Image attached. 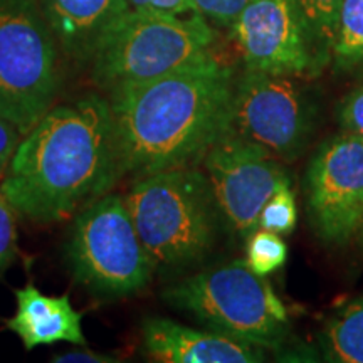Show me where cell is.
<instances>
[{"label":"cell","mask_w":363,"mask_h":363,"mask_svg":"<svg viewBox=\"0 0 363 363\" xmlns=\"http://www.w3.org/2000/svg\"><path fill=\"white\" fill-rule=\"evenodd\" d=\"M234 83L233 69L211 57L111 89L120 177L203 160L229 126Z\"/></svg>","instance_id":"6da1fadb"},{"label":"cell","mask_w":363,"mask_h":363,"mask_svg":"<svg viewBox=\"0 0 363 363\" xmlns=\"http://www.w3.org/2000/svg\"><path fill=\"white\" fill-rule=\"evenodd\" d=\"M118 179L111 104L98 94H86L51 108L22 136L0 180V192L27 219L54 222L101 197Z\"/></svg>","instance_id":"7a4b0ae2"},{"label":"cell","mask_w":363,"mask_h":363,"mask_svg":"<svg viewBox=\"0 0 363 363\" xmlns=\"http://www.w3.org/2000/svg\"><path fill=\"white\" fill-rule=\"evenodd\" d=\"M125 202L155 269L187 266L211 251L220 214L207 175L194 167L140 177Z\"/></svg>","instance_id":"3957f363"},{"label":"cell","mask_w":363,"mask_h":363,"mask_svg":"<svg viewBox=\"0 0 363 363\" xmlns=\"http://www.w3.org/2000/svg\"><path fill=\"white\" fill-rule=\"evenodd\" d=\"M216 35L201 13L128 9L108 26L93 52L94 78L108 89L169 74L206 59Z\"/></svg>","instance_id":"277c9868"},{"label":"cell","mask_w":363,"mask_h":363,"mask_svg":"<svg viewBox=\"0 0 363 363\" xmlns=\"http://www.w3.org/2000/svg\"><path fill=\"white\" fill-rule=\"evenodd\" d=\"M167 303L189 311L216 333L259 348H278L289 333L284 303L264 276L246 261L208 267L163 293Z\"/></svg>","instance_id":"5b68a950"},{"label":"cell","mask_w":363,"mask_h":363,"mask_svg":"<svg viewBox=\"0 0 363 363\" xmlns=\"http://www.w3.org/2000/svg\"><path fill=\"white\" fill-rule=\"evenodd\" d=\"M57 45L34 0H0V118L24 136L52 108Z\"/></svg>","instance_id":"8992f818"},{"label":"cell","mask_w":363,"mask_h":363,"mask_svg":"<svg viewBox=\"0 0 363 363\" xmlns=\"http://www.w3.org/2000/svg\"><path fill=\"white\" fill-rule=\"evenodd\" d=\"M67 257L78 281L111 296L140 291L155 271L125 197L113 194L94 199L81 212L72 227Z\"/></svg>","instance_id":"52a82bcc"},{"label":"cell","mask_w":363,"mask_h":363,"mask_svg":"<svg viewBox=\"0 0 363 363\" xmlns=\"http://www.w3.org/2000/svg\"><path fill=\"white\" fill-rule=\"evenodd\" d=\"M225 133L293 162L311 133V106L293 76L246 69L234 83Z\"/></svg>","instance_id":"ba28073f"},{"label":"cell","mask_w":363,"mask_h":363,"mask_svg":"<svg viewBox=\"0 0 363 363\" xmlns=\"http://www.w3.org/2000/svg\"><path fill=\"white\" fill-rule=\"evenodd\" d=\"M203 167L219 214L244 240L259 229V216L272 195L291 185L281 160L230 133L208 148Z\"/></svg>","instance_id":"9c48e42d"},{"label":"cell","mask_w":363,"mask_h":363,"mask_svg":"<svg viewBox=\"0 0 363 363\" xmlns=\"http://www.w3.org/2000/svg\"><path fill=\"white\" fill-rule=\"evenodd\" d=\"M308 214L325 242L345 244L363 233V138L352 133L321 145L306 174Z\"/></svg>","instance_id":"30bf717a"},{"label":"cell","mask_w":363,"mask_h":363,"mask_svg":"<svg viewBox=\"0 0 363 363\" xmlns=\"http://www.w3.org/2000/svg\"><path fill=\"white\" fill-rule=\"evenodd\" d=\"M230 29L246 69L286 76L321 69L296 0H247Z\"/></svg>","instance_id":"8fae6325"},{"label":"cell","mask_w":363,"mask_h":363,"mask_svg":"<svg viewBox=\"0 0 363 363\" xmlns=\"http://www.w3.org/2000/svg\"><path fill=\"white\" fill-rule=\"evenodd\" d=\"M145 350L165 363H256L264 360L259 347L216 333L194 330L163 318L143 323Z\"/></svg>","instance_id":"7c38bea8"},{"label":"cell","mask_w":363,"mask_h":363,"mask_svg":"<svg viewBox=\"0 0 363 363\" xmlns=\"http://www.w3.org/2000/svg\"><path fill=\"white\" fill-rule=\"evenodd\" d=\"M17 310L7 321V330L22 340L26 350L43 345L69 342L86 345L79 311L72 308L69 296H48L34 284L16 289Z\"/></svg>","instance_id":"4fadbf2b"},{"label":"cell","mask_w":363,"mask_h":363,"mask_svg":"<svg viewBox=\"0 0 363 363\" xmlns=\"http://www.w3.org/2000/svg\"><path fill=\"white\" fill-rule=\"evenodd\" d=\"M128 9L126 0H44L54 38L76 59L93 57L108 26Z\"/></svg>","instance_id":"5bb4252c"},{"label":"cell","mask_w":363,"mask_h":363,"mask_svg":"<svg viewBox=\"0 0 363 363\" xmlns=\"http://www.w3.org/2000/svg\"><path fill=\"white\" fill-rule=\"evenodd\" d=\"M323 348L331 362L363 363V296L330 318L323 330Z\"/></svg>","instance_id":"9a60e30c"},{"label":"cell","mask_w":363,"mask_h":363,"mask_svg":"<svg viewBox=\"0 0 363 363\" xmlns=\"http://www.w3.org/2000/svg\"><path fill=\"white\" fill-rule=\"evenodd\" d=\"M342 2L343 0H296L320 67L331 57Z\"/></svg>","instance_id":"2e32d148"},{"label":"cell","mask_w":363,"mask_h":363,"mask_svg":"<svg viewBox=\"0 0 363 363\" xmlns=\"http://www.w3.org/2000/svg\"><path fill=\"white\" fill-rule=\"evenodd\" d=\"M331 57L340 67L363 65V0H343Z\"/></svg>","instance_id":"e0dca14e"},{"label":"cell","mask_w":363,"mask_h":363,"mask_svg":"<svg viewBox=\"0 0 363 363\" xmlns=\"http://www.w3.org/2000/svg\"><path fill=\"white\" fill-rule=\"evenodd\" d=\"M288 257V246L279 234L266 229H257L247 239L246 262L259 276H269L271 272L283 267Z\"/></svg>","instance_id":"ac0fdd59"},{"label":"cell","mask_w":363,"mask_h":363,"mask_svg":"<svg viewBox=\"0 0 363 363\" xmlns=\"http://www.w3.org/2000/svg\"><path fill=\"white\" fill-rule=\"evenodd\" d=\"M298 222L294 195L289 187L279 189L266 203L259 216V229L276 234H291Z\"/></svg>","instance_id":"d6986e66"},{"label":"cell","mask_w":363,"mask_h":363,"mask_svg":"<svg viewBox=\"0 0 363 363\" xmlns=\"http://www.w3.org/2000/svg\"><path fill=\"white\" fill-rule=\"evenodd\" d=\"M192 4L195 11L206 21L222 27H230L247 0H192Z\"/></svg>","instance_id":"ffe728a7"},{"label":"cell","mask_w":363,"mask_h":363,"mask_svg":"<svg viewBox=\"0 0 363 363\" xmlns=\"http://www.w3.org/2000/svg\"><path fill=\"white\" fill-rule=\"evenodd\" d=\"M13 208L0 192V271L12 259L16 251V222Z\"/></svg>","instance_id":"44dd1931"},{"label":"cell","mask_w":363,"mask_h":363,"mask_svg":"<svg viewBox=\"0 0 363 363\" xmlns=\"http://www.w3.org/2000/svg\"><path fill=\"white\" fill-rule=\"evenodd\" d=\"M340 125L343 133H352L363 138V84L345 99L340 111Z\"/></svg>","instance_id":"7402d4cb"},{"label":"cell","mask_w":363,"mask_h":363,"mask_svg":"<svg viewBox=\"0 0 363 363\" xmlns=\"http://www.w3.org/2000/svg\"><path fill=\"white\" fill-rule=\"evenodd\" d=\"M130 9L136 11H152V12H167L175 16H190L199 13L195 11L192 0H126Z\"/></svg>","instance_id":"603a6c76"},{"label":"cell","mask_w":363,"mask_h":363,"mask_svg":"<svg viewBox=\"0 0 363 363\" xmlns=\"http://www.w3.org/2000/svg\"><path fill=\"white\" fill-rule=\"evenodd\" d=\"M21 131L7 120L0 118V180L6 174L9 163H11L13 153L21 143Z\"/></svg>","instance_id":"cb8c5ba5"},{"label":"cell","mask_w":363,"mask_h":363,"mask_svg":"<svg viewBox=\"0 0 363 363\" xmlns=\"http://www.w3.org/2000/svg\"><path fill=\"white\" fill-rule=\"evenodd\" d=\"M54 362L56 363H108L115 362L104 353H96V352H67L62 353V355L54 357Z\"/></svg>","instance_id":"d4e9b609"}]
</instances>
